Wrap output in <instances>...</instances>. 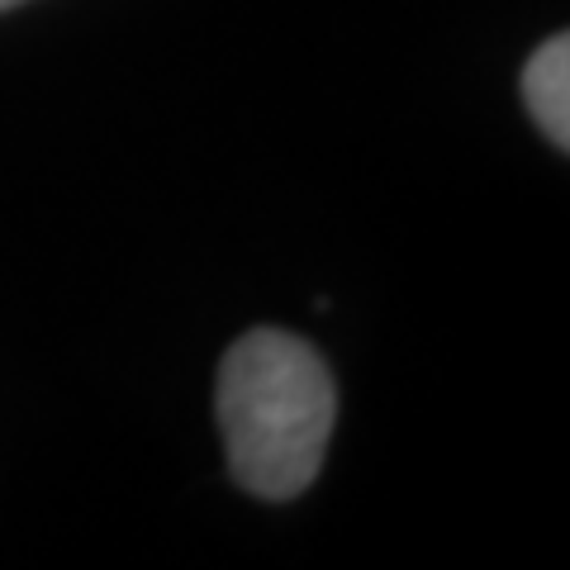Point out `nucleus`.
<instances>
[{
    "mask_svg": "<svg viewBox=\"0 0 570 570\" xmlns=\"http://www.w3.org/2000/svg\"><path fill=\"white\" fill-rule=\"evenodd\" d=\"M219 428L228 475L257 499H295L324 466L337 390L314 343L247 328L219 362Z\"/></svg>",
    "mask_w": 570,
    "mask_h": 570,
    "instance_id": "f257e3e1",
    "label": "nucleus"
},
{
    "mask_svg": "<svg viewBox=\"0 0 570 570\" xmlns=\"http://www.w3.org/2000/svg\"><path fill=\"white\" fill-rule=\"evenodd\" d=\"M523 100L551 148H570V39L551 33L523 67Z\"/></svg>",
    "mask_w": 570,
    "mask_h": 570,
    "instance_id": "f03ea898",
    "label": "nucleus"
},
{
    "mask_svg": "<svg viewBox=\"0 0 570 570\" xmlns=\"http://www.w3.org/2000/svg\"><path fill=\"white\" fill-rule=\"evenodd\" d=\"M14 6H24V0H0V10H14Z\"/></svg>",
    "mask_w": 570,
    "mask_h": 570,
    "instance_id": "7ed1b4c3",
    "label": "nucleus"
}]
</instances>
